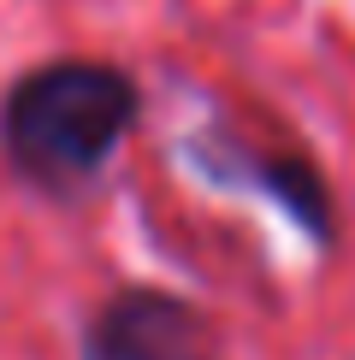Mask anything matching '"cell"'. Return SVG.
<instances>
[{
    "label": "cell",
    "mask_w": 355,
    "mask_h": 360,
    "mask_svg": "<svg viewBox=\"0 0 355 360\" xmlns=\"http://www.w3.org/2000/svg\"><path fill=\"white\" fill-rule=\"evenodd\" d=\"M142 118V89L113 59H48L12 83L0 148L24 184L48 195L89 189Z\"/></svg>",
    "instance_id": "obj_1"
},
{
    "label": "cell",
    "mask_w": 355,
    "mask_h": 360,
    "mask_svg": "<svg viewBox=\"0 0 355 360\" xmlns=\"http://www.w3.org/2000/svg\"><path fill=\"white\" fill-rule=\"evenodd\" d=\"M77 360H225V349L196 302L130 283L89 313Z\"/></svg>",
    "instance_id": "obj_2"
},
{
    "label": "cell",
    "mask_w": 355,
    "mask_h": 360,
    "mask_svg": "<svg viewBox=\"0 0 355 360\" xmlns=\"http://www.w3.org/2000/svg\"><path fill=\"white\" fill-rule=\"evenodd\" d=\"M189 154H196V166L207 177H219V184H249L255 195H266L308 243H320V248L337 243V201H332V189H325V177L314 172V160L290 154V148H249V142L225 136V130L201 136Z\"/></svg>",
    "instance_id": "obj_3"
}]
</instances>
